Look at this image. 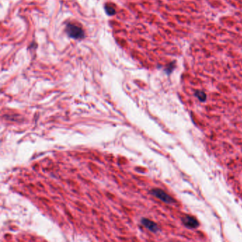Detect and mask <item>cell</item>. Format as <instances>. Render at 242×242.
<instances>
[{
	"label": "cell",
	"instance_id": "cell-1",
	"mask_svg": "<svg viewBox=\"0 0 242 242\" xmlns=\"http://www.w3.org/2000/svg\"><path fill=\"white\" fill-rule=\"evenodd\" d=\"M66 32L70 38L75 40H82L84 38V32L81 27L76 24L68 23L66 27Z\"/></svg>",
	"mask_w": 242,
	"mask_h": 242
},
{
	"label": "cell",
	"instance_id": "cell-2",
	"mask_svg": "<svg viewBox=\"0 0 242 242\" xmlns=\"http://www.w3.org/2000/svg\"><path fill=\"white\" fill-rule=\"evenodd\" d=\"M151 194L155 196L156 198L163 201V203L167 204H173L175 203V199L172 198L171 195H169L168 193L163 191V189L159 188H154L151 190Z\"/></svg>",
	"mask_w": 242,
	"mask_h": 242
},
{
	"label": "cell",
	"instance_id": "cell-3",
	"mask_svg": "<svg viewBox=\"0 0 242 242\" xmlns=\"http://www.w3.org/2000/svg\"><path fill=\"white\" fill-rule=\"evenodd\" d=\"M181 221L183 224L188 229H196L198 228L199 223L198 221V219L194 218V217L188 215V214H185L183 217L181 218Z\"/></svg>",
	"mask_w": 242,
	"mask_h": 242
},
{
	"label": "cell",
	"instance_id": "cell-4",
	"mask_svg": "<svg viewBox=\"0 0 242 242\" xmlns=\"http://www.w3.org/2000/svg\"><path fill=\"white\" fill-rule=\"evenodd\" d=\"M141 222L146 229H148L149 231H151V232L156 233L159 231V228L158 225H157L154 221L150 220V219L143 218L141 219Z\"/></svg>",
	"mask_w": 242,
	"mask_h": 242
},
{
	"label": "cell",
	"instance_id": "cell-5",
	"mask_svg": "<svg viewBox=\"0 0 242 242\" xmlns=\"http://www.w3.org/2000/svg\"><path fill=\"white\" fill-rule=\"evenodd\" d=\"M194 95H195L198 99H199L200 102H205L207 99V94H205V92L202 91V90H196L195 92H194Z\"/></svg>",
	"mask_w": 242,
	"mask_h": 242
},
{
	"label": "cell",
	"instance_id": "cell-6",
	"mask_svg": "<svg viewBox=\"0 0 242 242\" xmlns=\"http://www.w3.org/2000/svg\"><path fill=\"white\" fill-rule=\"evenodd\" d=\"M104 10H105L107 14H108L109 16H113V15L116 14L115 9L114 7L109 6V5L106 4L104 6Z\"/></svg>",
	"mask_w": 242,
	"mask_h": 242
}]
</instances>
